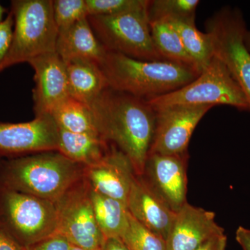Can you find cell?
<instances>
[{
    "mask_svg": "<svg viewBox=\"0 0 250 250\" xmlns=\"http://www.w3.org/2000/svg\"><path fill=\"white\" fill-rule=\"evenodd\" d=\"M188 152L149 154L142 175L166 205L177 213L187 201Z\"/></svg>",
    "mask_w": 250,
    "mask_h": 250,
    "instance_id": "11",
    "label": "cell"
},
{
    "mask_svg": "<svg viewBox=\"0 0 250 250\" xmlns=\"http://www.w3.org/2000/svg\"><path fill=\"white\" fill-rule=\"evenodd\" d=\"M198 0H150L147 11L149 22L166 18H194Z\"/></svg>",
    "mask_w": 250,
    "mask_h": 250,
    "instance_id": "25",
    "label": "cell"
},
{
    "mask_svg": "<svg viewBox=\"0 0 250 250\" xmlns=\"http://www.w3.org/2000/svg\"><path fill=\"white\" fill-rule=\"evenodd\" d=\"M149 24L153 43L163 61L189 67L200 74L196 64L186 50L178 33L167 20H158Z\"/></svg>",
    "mask_w": 250,
    "mask_h": 250,
    "instance_id": "20",
    "label": "cell"
},
{
    "mask_svg": "<svg viewBox=\"0 0 250 250\" xmlns=\"http://www.w3.org/2000/svg\"><path fill=\"white\" fill-rule=\"evenodd\" d=\"M210 106H175L154 109L156 126L149 154L188 153L190 140Z\"/></svg>",
    "mask_w": 250,
    "mask_h": 250,
    "instance_id": "10",
    "label": "cell"
},
{
    "mask_svg": "<svg viewBox=\"0 0 250 250\" xmlns=\"http://www.w3.org/2000/svg\"><path fill=\"white\" fill-rule=\"evenodd\" d=\"M121 238L129 250H166V241L130 213L127 225Z\"/></svg>",
    "mask_w": 250,
    "mask_h": 250,
    "instance_id": "24",
    "label": "cell"
},
{
    "mask_svg": "<svg viewBox=\"0 0 250 250\" xmlns=\"http://www.w3.org/2000/svg\"><path fill=\"white\" fill-rule=\"evenodd\" d=\"M0 228L27 249L58 233L57 205L0 187Z\"/></svg>",
    "mask_w": 250,
    "mask_h": 250,
    "instance_id": "5",
    "label": "cell"
},
{
    "mask_svg": "<svg viewBox=\"0 0 250 250\" xmlns=\"http://www.w3.org/2000/svg\"><path fill=\"white\" fill-rule=\"evenodd\" d=\"M52 9L58 32L88 16L85 0H52Z\"/></svg>",
    "mask_w": 250,
    "mask_h": 250,
    "instance_id": "26",
    "label": "cell"
},
{
    "mask_svg": "<svg viewBox=\"0 0 250 250\" xmlns=\"http://www.w3.org/2000/svg\"><path fill=\"white\" fill-rule=\"evenodd\" d=\"M0 250H27L0 228Z\"/></svg>",
    "mask_w": 250,
    "mask_h": 250,
    "instance_id": "31",
    "label": "cell"
},
{
    "mask_svg": "<svg viewBox=\"0 0 250 250\" xmlns=\"http://www.w3.org/2000/svg\"><path fill=\"white\" fill-rule=\"evenodd\" d=\"M56 52L65 64L84 62L100 64L107 51L94 34L88 18L59 31Z\"/></svg>",
    "mask_w": 250,
    "mask_h": 250,
    "instance_id": "17",
    "label": "cell"
},
{
    "mask_svg": "<svg viewBox=\"0 0 250 250\" xmlns=\"http://www.w3.org/2000/svg\"><path fill=\"white\" fill-rule=\"evenodd\" d=\"M154 109L175 106L228 105L250 111L241 88L228 68L215 56L210 63L193 81L172 93L147 100Z\"/></svg>",
    "mask_w": 250,
    "mask_h": 250,
    "instance_id": "6",
    "label": "cell"
},
{
    "mask_svg": "<svg viewBox=\"0 0 250 250\" xmlns=\"http://www.w3.org/2000/svg\"><path fill=\"white\" fill-rule=\"evenodd\" d=\"M100 67L109 88L147 101L178 90L200 75L174 62L138 60L111 52Z\"/></svg>",
    "mask_w": 250,
    "mask_h": 250,
    "instance_id": "3",
    "label": "cell"
},
{
    "mask_svg": "<svg viewBox=\"0 0 250 250\" xmlns=\"http://www.w3.org/2000/svg\"><path fill=\"white\" fill-rule=\"evenodd\" d=\"M10 11L14 16V34L3 71L56 52L58 29L54 22L52 0H13Z\"/></svg>",
    "mask_w": 250,
    "mask_h": 250,
    "instance_id": "4",
    "label": "cell"
},
{
    "mask_svg": "<svg viewBox=\"0 0 250 250\" xmlns=\"http://www.w3.org/2000/svg\"><path fill=\"white\" fill-rule=\"evenodd\" d=\"M66 68L69 95L87 105L109 87L98 64L72 62L66 64Z\"/></svg>",
    "mask_w": 250,
    "mask_h": 250,
    "instance_id": "19",
    "label": "cell"
},
{
    "mask_svg": "<svg viewBox=\"0 0 250 250\" xmlns=\"http://www.w3.org/2000/svg\"><path fill=\"white\" fill-rule=\"evenodd\" d=\"M28 63L34 70L35 117L50 116L54 108L70 96L66 64L56 52L39 56Z\"/></svg>",
    "mask_w": 250,
    "mask_h": 250,
    "instance_id": "13",
    "label": "cell"
},
{
    "mask_svg": "<svg viewBox=\"0 0 250 250\" xmlns=\"http://www.w3.org/2000/svg\"><path fill=\"white\" fill-rule=\"evenodd\" d=\"M101 250H129L120 238H106Z\"/></svg>",
    "mask_w": 250,
    "mask_h": 250,
    "instance_id": "33",
    "label": "cell"
},
{
    "mask_svg": "<svg viewBox=\"0 0 250 250\" xmlns=\"http://www.w3.org/2000/svg\"><path fill=\"white\" fill-rule=\"evenodd\" d=\"M137 174L127 156L111 144L109 152L98 164L84 168V178L94 191L126 204Z\"/></svg>",
    "mask_w": 250,
    "mask_h": 250,
    "instance_id": "14",
    "label": "cell"
},
{
    "mask_svg": "<svg viewBox=\"0 0 250 250\" xmlns=\"http://www.w3.org/2000/svg\"><path fill=\"white\" fill-rule=\"evenodd\" d=\"M147 8L113 16H89L88 22L107 52L138 60L163 61L153 43Z\"/></svg>",
    "mask_w": 250,
    "mask_h": 250,
    "instance_id": "7",
    "label": "cell"
},
{
    "mask_svg": "<svg viewBox=\"0 0 250 250\" xmlns=\"http://www.w3.org/2000/svg\"><path fill=\"white\" fill-rule=\"evenodd\" d=\"M14 27V16L9 11L4 21L0 22V73L3 71V65L12 43Z\"/></svg>",
    "mask_w": 250,
    "mask_h": 250,
    "instance_id": "28",
    "label": "cell"
},
{
    "mask_svg": "<svg viewBox=\"0 0 250 250\" xmlns=\"http://www.w3.org/2000/svg\"><path fill=\"white\" fill-rule=\"evenodd\" d=\"M126 207L136 220L166 241L176 213L156 193L143 176L135 177Z\"/></svg>",
    "mask_w": 250,
    "mask_h": 250,
    "instance_id": "16",
    "label": "cell"
},
{
    "mask_svg": "<svg viewBox=\"0 0 250 250\" xmlns=\"http://www.w3.org/2000/svg\"><path fill=\"white\" fill-rule=\"evenodd\" d=\"M180 36L184 47L196 64L200 73L213 59V44L209 35L195 25L194 18H166Z\"/></svg>",
    "mask_w": 250,
    "mask_h": 250,
    "instance_id": "23",
    "label": "cell"
},
{
    "mask_svg": "<svg viewBox=\"0 0 250 250\" xmlns=\"http://www.w3.org/2000/svg\"><path fill=\"white\" fill-rule=\"evenodd\" d=\"M71 248L72 245L66 238L57 233L29 247L27 250H71Z\"/></svg>",
    "mask_w": 250,
    "mask_h": 250,
    "instance_id": "29",
    "label": "cell"
},
{
    "mask_svg": "<svg viewBox=\"0 0 250 250\" xmlns=\"http://www.w3.org/2000/svg\"><path fill=\"white\" fill-rule=\"evenodd\" d=\"M205 29L213 44V55L225 64L250 108V52L245 44L248 28L241 10L222 8L207 20Z\"/></svg>",
    "mask_w": 250,
    "mask_h": 250,
    "instance_id": "8",
    "label": "cell"
},
{
    "mask_svg": "<svg viewBox=\"0 0 250 250\" xmlns=\"http://www.w3.org/2000/svg\"><path fill=\"white\" fill-rule=\"evenodd\" d=\"M227 243L228 238L223 233L210 238L195 250H227Z\"/></svg>",
    "mask_w": 250,
    "mask_h": 250,
    "instance_id": "30",
    "label": "cell"
},
{
    "mask_svg": "<svg viewBox=\"0 0 250 250\" xmlns=\"http://www.w3.org/2000/svg\"><path fill=\"white\" fill-rule=\"evenodd\" d=\"M110 148L111 144L100 136L59 129L57 151L83 167H90L103 160Z\"/></svg>",
    "mask_w": 250,
    "mask_h": 250,
    "instance_id": "18",
    "label": "cell"
},
{
    "mask_svg": "<svg viewBox=\"0 0 250 250\" xmlns=\"http://www.w3.org/2000/svg\"><path fill=\"white\" fill-rule=\"evenodd\" d=\"M89 188L95 219L105 239L121 238L129 220L126 204L94 191L90 187Z\"/></svg>",
    "mask_w": 250,
    "mask_h": 250,
    "instance_id": "21",
    "label": "cell"
},
{
    "mask_svg": "<svg viewBox=\"0 0 250 250\" xmlns=\"http://www.w3.org/2000/svg\"><path fill=\"white\" fill-rule=\"evenodd\" d=\"M100 136L116 146L142 175L156 126V112L147 100L108 87L88 104Z\"/></svg>",
    "mask_w": 250,
    "mask_h": 250,
    "instance_id": "1",
    "label": "cell"
},
{
    "mask_svg": "<svg viewBox=\"0 0 250 250\" xmlns=\"http://www.w3.org/2000/svg\"><path fill=\"white\" fill-rule=\"evenodd\" d=\"M236 240L243 250H250V229L239 227L237 229Z\"/></svg>",
    "mask_w": 250,
    "mask_h": 250,
    "instance_id": "32",
    "label": "cell"
},
{
    "mask_svg": "<svg viewBox=\"0 0 250 250\" xmlns=\"http://www.w3.org/2000/svg\"><path fill=\"white\" fill-rule=\"evenodd\" d=\"M50 116L59 129L101 137L89 106L72 97L59 104Z\"/></svg>",
    "mask_w": 250,
    "mask_h": 250,
    "instance_id": "22",
    "label": "cell"
},
{
    "mask_svg": "<svg viewBox=\"0 0 250 250\" xmlns=\"http://www.w3.org/2000/svg\"><path fill=\"white\" fill-rule=\"evenodd\" d=\"M1 160H2V157H1V156H0V165H1Z\"/></svg>",
    "mask_w": 250,
    "mask_h": 250,
    "instance_id": "37",
    "label": "cell"
},
{
    "mask_svg": "<svg viewBox=\"0 0 250 250\" xmlns=\"http://www.w3.org/2000/svg\"><path fill=\"white\" fill-rule=\"evenodd\" d=\"M8 10L0 4V22L4 21L5 14H7Z\"/></svg>",
    "mask_w": 250,
    "mask_h": 250,
    "instance_id": "35",
    "label": "cell"
},
{
    "mask_svg": "<svg viewBox=\"0 0 250 250\" xmlns=\"http://www.w3.org/2000/svg\"><path fill=\"white\" fill-rule=\"evenodd\" d=\"M225 230L213 212L187 203L176 213L166 240V250H195Z\"/></svg>",
    "mask_w": 250,
    "mask_h": 250,
    "instance_id": "15",
    "label": "cell"
},
{
    "mask_svg": "<svg viewBox=\"0 0 250 250\" xmlns=\"http://www.w3.org/2000/svg\"><path fill=\"white\" fill-rule=\"evenodd\" d=\"M71 250H83V249H82V248H77V247L72 246Z\"/></svg>",
    "mask_w": 250,
    "mask_h": 250,
    "instance_id": "36",
    "label": "cell"
},
{
    "mask_svg": "<svg viewBox=\"0 0 250 250\" xmlns=\"http://www.w3.org/2000/svg\"><path fill=\"white\" fill-rule=\"evenodd\" d=\"M149 0H85L88 16H108L144 9Z\"/></svg>",
    "mask_w": 250,
    "mask_h": 250,
    "instance_id": "27",
    "label": "cell"
},
{
    "mask_svg": "<svg viewBox=\"0 0 250 250\" xmlns=\"http://www.w3.org/2000/svg\"><path fill=\"white\" fill-rule=\"evenodd\" d=\"M245 44H246L247 49H248L250 52V30L248 29L246 36H245Z\"/></svg>",
    "mask_w": 250,
    "mask_h": 250,
    "instance_id": "34",
    "label": "cell"
},
{
    "mask_svg": "<svg viewBox=\"0 0 250 250\" xmlns=\"http://www.w3.org/2000/svg\"><path fill=\"white\" fill-rule=\"evenodd\" d=\"M89 191V186L83 178L56 202L58 233L72 246L101 250L105 238L97 223Z\"/></svg>",
    "mask_w": 250,
    "mask_h": 250,
    "instance_id": "9",
    "label": "cell"
},
{
    "mask_svg": "<svg viewBox=\"0 0 250 250\" xmlns=\"http://www.w3.org/2000/svg\"><path fill=\"white\" fill-rule=\"evenodd\" d=\"M59 129L51 116L25 123L0 122V156L17 157L58 149Z\"/></svg>",
    "mask_w": 250,
    "mask_h": 250,
    "instance_id": "12",
    "label": "cell"
},
{
    "mask_svg": "<svg viewBox=\"0 0 250 250\" xmlns=\"http://www.w3.org/2000/svg\"><path fill=\"white\" fill-rule=\"evenodd\" d=\"M84 168L57 150L2 158L0 187L56 203L83 179Z\"/></svg>",
    "mask_w": 250,
    "mask_h": 250,
    "instance_id": "2",
    "label": "cell"
}]
</instances>
